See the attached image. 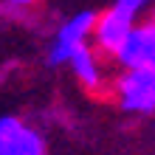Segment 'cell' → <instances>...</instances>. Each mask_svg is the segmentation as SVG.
I'll return each instance as SVG.
<instances>
[{"mask_svg":"<svg viewBox=\"0 0 155 155\" xmlns=\"http://www.w3.org/2000/svg\"><path fill=\"white\" fill-rule=\"evenodd\" d=\"M118 96L127 110H155V68H133L118 85Z\"/></svg>","mask_w":155,"mask_h":155,"instance_id":"6da1fadb","label":"cell"},{"mask_svg":"<svg viewBox=\"0 0 155 155\" xmlns=\"http://www.w3.org/2000/svg\"><path fill=\"white\" fill-rule=\"evenodd\" d=\"M0 155H45V144L37 130L25 127L20 118H0Z\"/></svg>","mask_w":155,"mask_h":155,"instance_id":"7a4b0ae2","label":"cell"},{"mask_svg":"<svg viewBox=\"0 0 155 155\" xmlns=\"http://www.w3.org/2000/svg\"><path fill=\"white\" fill-rule=\"evenodd\" d=\"M116 57L121 59V65L127 71H133V68H155V20L144 23V25H135Z\"/></svg>","mask_w":155,"mask_h":155,"instance_id":"3957f363","label":"cell"},{"mask_svg":"<svg viewBox=\"0 0 155 155\" xmlns=\"http://www.w3.org/2000/svg\"><path fill=\"white\" fill-rule=\"evenodd\" d=\"M96 20H99L96 14L85 12V14H76L74 20H68L65 25H62L59 34H57V42H54V48H51V65H59V62L74 57L76 48L85 45L87 34L96 31Z\"/></svg>","mask_w":155,"mask_h":155,"instance_id":"277c9868","label":"cell"},{"mask_svg":"<svg viewBox=\"0 0 155 155\" xmlns=\"http://www.w3.org/2000/svg\"><path fill=\"white\" fill-rule=\"evenodd\" d=\"M133 17L130 12H124V8L113 6L107 14H102L96 20V40H99V48L110 51V54H118L121 51V45L127 42L130 37V31L135 28L133 25Z\"/></svg>","mask_w":155,"mask_h":155,"instance_id":"5b68a950","label":"cell"},{"mask_svg":"<svg viewBox=\"0 0 155 155\" xmlns=\"http://www.w3.org/2000/svg\"><path fill=\"white\" fill-rule=\"evenodd\" d=\"M68 62L74 65V74L85 82L87 87H96V85H99V68H96V59H93V54H90L87 45L76 48V54H74Z\"/></svg>","mask_w":155,"mask_h":155,"instance_id":"8992f818","label":"cell"},{"mask_svg":"<svg viewBox=\"0 0 155 155\" xmlns=\"http://www.w3.org/2000/svg\"><path fill=\"white\" fill-rule=\"evenodd\" d=\"M116 6H118V8H124V12H130V14H135L138 8L147 6V0H116Z\"/></svg>","mask_w":155,"mask_h":155,"instance_id":"52a82bcc","label":"cell"},{"mask_svg":"<svg viewBox=\"0 0 155 155\" xmlns=\"http://www.w3.org/2000/svg\"><path fill=\"white\" fill-rule=\"evenodd\" d=\"M12 3H14V6H28L31 0H12Z\"/></svg>","mask_w":155,"mask_h":155,"instance_id":"ba28073f","label":"cell"},{"mask_svg":"<svg viewBox=\"0 0 155 155\" xmlns=\"http://www.w3.org/2000/svg\"><path fill=\"white\" fill-rule=\"evenodd\" d=\"M152 20H155V17H152Z\"/></svg>","mask_w":155,"mask_h":155,"instance_id":"9c48e42d","label":"cell"}]
</instances>
